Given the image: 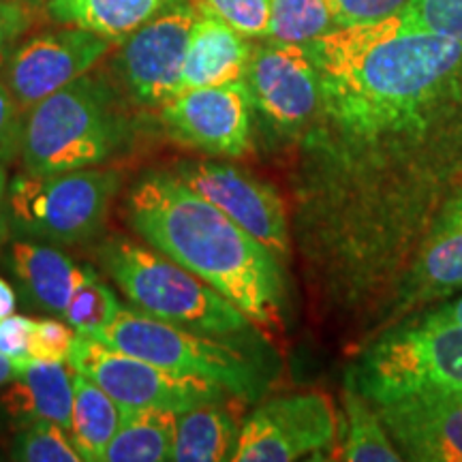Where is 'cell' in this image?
I'll return each mask as SVG.
<instances>
[{
	"label": "cell",
	"instance_id": "obj_10",
	"mask_svg": "<svg viewBox=\"0 0 462 462\" xmlns=\"http://www.w3.org/2000/svg\"><path fill=\"white\" fill-rule=\"evenodd\" d=\"M338 446V415L319 392L287 394L257 407L240 426L236 462H289Z\"/></svg>",
	"mask_w": 462,
	"mask_h": 462
},
{
	"label": "cell",
	"instance_id": "obj_9",
	"mask_svg": "<svg viewBox=\"0 0 462 462\" xmlns=\"http://www.w3.org/2000/svg\"><path fill=\"white\" fill-rule=\"evenodd\" d=\"M198 9L180 0L114 45V82L133 106L161 107L180 95L184 56Z\"/></svg>",
	"mask_w": 462,
	"mask_h": 462
},
{
	"label": "cell",
	"instance_id": "obj_12",
	"mask_svg": "<svg viewBox=\"0 0 462 462\" xmlns=\"http://www.w3.org/2000/svg\"><path fill=\"white\" fill-rule=\"evenodd\" d=\"M171 140L210 157L242 159L253 150V101L245 79L184 90L159 107Z\"/></svg>",
	"mask_w": 462,
	"mask_h": 462
},
{
	"label": "cell",
	"instance_id": "obj_37",
	"mask_svg": "<svg viewBox=\"0 0 462 462\" xmlns=\"http://www.w3.org/2000/svg\"><path fill=\"white\" fill-rule=\"evenodd\" d=\"M22 368H24V364H17L14 360H9L7 356L0 354V388L7 385L9 381H14L17 374L22 373Z\"/></svg>",
	"mask_w": 462,
	"mask_h": 462
},
{
	"label": "cell",
	"instance_id": "obj_26",
	"mask_svg": "<svg viewBox=\"0 0 462 462\" xmlns=\"http://www.w3.org/2000/svg\"><path fill=\"white\" fill-rule=\"evenodd\" d=\"M11 458L20 462H82L71 432L54 421H39L20 429L11 446Z\"/></svg>",
	"mask_w": 462,
	"mask_h": 462
},
{
	"label": "cell",
	"instance_id": "obj_33",
	"mask_svg": "<svg viewBox=\"0 0 462 462\" xmlns=\"http://www.w3.org/2000/svg\"><path fill=\"white\" fill-rule=\"evenodd\" d=\"M34 319L26 315L11 313L0 319V354L17 364L31 360Z\"/></svg>",
	"mask_w": 462,
	"mask_h": 462
},
{
	"label": "cell",
	"instance_id": "obj_40",
	"mask_svg": "<svg viewBox=\"0 0 462 462\" xmlns=\"http://www.w3.org/2000/svg\"><path fill=\"white\" fill-rule=\"evenodd\" d=\"M0 184H7V180H5V165L0 163Z\"/></svg>",
	"mask_w": 462,
	"mask_h": 462
},
{
	"label": "cell",
	"instance_id": "obj_36",
	"mask_svg": "<svg viewBox=\"0 0 462 462\" xmlns=\"http://www.w3.org/2000/svg\"><path fill=\"white\" fill-rule=\"evenodd\" d=\"M15 306H17V296L14 287L0 276V319L11 313H15Z\"/></svg>",
	"mask_w": 462,
	"mask_h": 462
},
{
	"label": "cell",
	"instance_id": "obj_31",
	"mask_svg": "<svg viewBox=\"0 0 462 462\" xmlns=\"http://www.w3.org/2000/svg\"><path fill=\"white\" fill-rule=\"evenodd\" d=\"M78 332L67 319H56V317H43L34 319L31 357L50 362H69L73 343Z\"/></svg>",
	"mask_w": 462,
	"mask_h": 462
},
{
	"label": "cell",
	"instance_id": "obj_8",
	"mask_svg": "<svg viewBox=\"0 0 462 462\" xmlns=\"http://www.w3.org/2000/svg\"><path fill=\"white\" fill-rule=\"evenodd\" d=\"M69 366L95 381L116 402L129 409L163 407L182 413L199 404L231 398L212 381L163 371L86 334L75 338Z\"/></svg>",
	"mask_w": 462,
	"mask_h": 462
},
{
	"label": "cell",
	"instance_id": "obj_32",
	"mask_svg": "<svg viewBox=\"0 0 462 462\" xmlns=\"http://www.w3.org/2000/svg\"><path fill=\"white\" fill-rule=\"evenodd\" d=\"M22 125H24V112L0 78V163L3 165L20 154Z\"/></svg>",
	"mask_w": 462,
	"mask_h": 462
},
{
	"label": "cell",
	"instance_id": "obj_19",
	"mask_svg": "<svg viewBox=\"0 0 462 462\" xmlns=\"http://www.w3.org/2000/svg\"><path fill=\"white\" fill-rule=\"evenodd\" d=\"M251 51L248 37L198 11L184 56L180 92L245 79Z\"/></svg>",
	"mask_w": 462,
	"mask_h": 462
},
{
	"label": "cell",
	"instance_id": "obj_3",
	"mask_svg": "<svg viewBox=\"0 0 462 462\" xmlns=\"http://www.w3.org/2000/svg\"><path fill=\"white\" fill-rule=\"evenodd\" d=\"M131 140V120L118 86L88 71L24 114L20 161L24 171L48 176L112 161Z\"/></svg>",
	"mask_w": 462,
	"mask_h": 462
},
{
	"label": "cell",
	"instance_id": "obj_17",
	"mask_svg": "<svg viewBox=\"0 0 462 462\" xmlns=\"http://www.w3.org/2000/svg\"><path fill=\"white\" fill-rule=\"evenodd\" d=\"M73 374L65 362L31 357L0 394V411L15 429L54 421L69 430L73 411Z\"/></svg>",
	"mask_w": 462,
	"mask_h": 462
},
{
	"label": "cell",
	"instance_id": "obj_5",
	"mask_svg": "<svg viewBox=\"0 0 462 462\" xmlns=\"http://www.w3.org/2000/svg\"><path fill=\"white\" fill-rule=\"evenodd\" d=\"M123 171L86 167L65 173H20L5 193L3 212L20 238L50 245H86L106 227Z\"/></svg>",
	"mask_w": 462,
	"mask_h": 462
},
{
	"label": "cell",
	"instance_id": "obj_1",
	"mask_svg": "<svg viewBox=\"0 0 462 462\" xmlns=\"http://www.w3.org/2000/svg\"><path fill=\"white\" fill-rule=\"evenodd\" d=\"M319 75L317 143L354 167L396 163L462 112V43L404 31L398 15L304 45Z\"/></svg>",
	"mask_w": 462,
	"mask_h": 462
},
{
	"label": "cell",
	"instance_id": "obj_39",
	"mask_svg": "<svg viewBox=\"0 0 462 462\" xmlns=\"http://www.w3.org/2000/svg\"><path fill=\"white\" fill-rule=\"evenodd\" d=\"M5 193H7V184H0V215H3V204H5Z\"/></svg>",
	"mask_w": 462,
	"mask_h": 462
},
{
	"label": "cell",
	"instance_id": "obj_25",
	"mask_svg": "<svg viewBox=\"0 0 462 462\" xmlns=\"http://www.w3.org/2000/svg\"><path fill=\"white\" fill-rule=\"evenodd\" d=\"M337 31L326 0H270V22L263 39L306 45Z\"/></svg>",
	"mask_w": 462,
	"mask_h": 462
},
{
	"label": "cell",
	"instance_id": "obj_13",
	"mask_svg": "<svg viewBox=\"0 0 462 462\" xmlns=\"http://www.w3.org/2000/svg\"><path fill=\"white\" fill-rule=\"evenodd\" d=\"M245 84L253 109L279 133L310 129L321 109L319 75L304 45L268 42L253 45Z\"/></svg>",
	"mask_w": 462,
	"mask_h": 462
},
{
	"label": "cell",
	"instance_id": "obj_11",
	"mask_svg": "<svg viewBox=\"0 0 462 462\" xmlns=\"http://www.w3.org/2000/svg\"><path fill=\"white\" fill-rule=\"evenodd\" d=\"M114 45L101 34L78 26L43 31L9 51L0 65L3 82L26 114L45 97L92 71L103 58L112 54Z\"/></svg>",
	"mask_w": 462,
	"mask_h": 462
},
{
	"label": "cell",
	"instance_id": "obj_30",
	"mask_svg": "<svg viewBox=\"0 0 462 462\" xmlns=\"http://www.w3.org/2000/svg\"><path fill=\"white\" fill-rule=\"evenodd\" d=\"M409 0H326L334 28L373 24L401 14Z\"/></svg>",
	"mask_w": 462,
	"mask_h": 462
},
{
	"label": "cell",
	"instance_id": "obj_14",
	"mask_svg": "<svg viewBox=\"0 0 462 462\" xmlns=\"http://www.w3.org/2000/svg\"><path fill=\"white\" fill-rule=\"evenodd\" d=\"M171 173L262 242L279 262L289 257L287 210L270 184L218 161H180Z\"/></svg>",
	"mask_w": 462,
	"mask_h": 462
},
{
	"label": "cell",
	"instance_id": "obj_20",
	"mask_svg": "<svg viewBox=\"0 0 462 462\" xmlns=\"http://www.w3.org/2000/svg\"><path fill=\"white\" fill-rule=\"evenodd\" d=\"M180 0H48L45 15L58 26H78L120 43Z\"/></svg>",
	"mask_w": 462,
	"mask_h": 462
},
{
	"label": "cell",
	"instance_id": "obj_38",
	"mask_svg": "<svg viewBox=\"0 0 462 462\" xmlns=\"http://www.w3.org/2000/svg\"><path fill=\"white\" fill-rule=\"evenodd\" d=\"M22 3H24L26 7L32 11H43L45 5H48V0H22Z\"/></svg>",
	"mask_w": 462,
	"mask_h": 462
},
{
	"label": "cell",
	"instance_id": "obj_23",
	"mask_svg": "<svg viewBox=\"0 0 462 462\" xmlns=\"http://www.w3.org/2000/svg\"><path fill=\"white\" fill-rule=\"evenodd\" d=\"M178 413L163 407L126 409V415L103 454V462L171 460Z\"/></svg>",
	"mask_w": 462,
	"mask_h": 462
},
{
	"label": "cell",
	"instance_id": "obj_28",
	"mask_svg": "<svg viewBox=\"0 0 462 462\" xmlns=\"http://www.w3.org/2000/svg\"><path fill=\"white\" fill-rule=\"evenodd\" d=\"M398 20L404 31L441 34L462 43V0H409Z\"/></svg>",
	"mask_w": 462,
	"mask_h": 462
},
{
	"label": "cell",
	"instance_id": "obj_34",
	"mask_svg": "<svg viewBox=\"0 0 462 462\" xmlns=\"http://www.w3.org/2000/svg\"><path fill=\"white\" fill-rule=\"evenodd\" d=\"M32 9L22 0H0V65L32 26Z\"/></svg>",
	"mask_w": 462,
	"mask_h": 462
},
{
	"label": "cell",
	"instance_id": "obj_15",
	"mask_svg": "<svg viewBox=\"0 0 462 462\" xmlns=\"http://www.w3.org/2000/svg\"><path fill=\"white\" fill-rule=\"evenodd\" d=\"M374 407L402 460L462 462V396H404Z\"/></svg>",
	"mask_w": 462,
	"mask_h": 462
},
{
	"label": "cell",
	"instance_id": "obj_18",
	"mask_svg": "<svg viewBox=\"0 0 462 462\" xmlns=\"http://www.w3.org/2000/svg\"><path fill=\"white\" fill-rule=\"evenodd\" d=\"M462 289V190L432 223L407 282L409 304L430 302Z\"/></svg>",
	"mask_w": 462,
	"mask_h": 462
},
{
	"label": "cell",
	"instance_id": "obj_22",
	"mask_svg": "<svg viewBox=\"0 0 462 462\" xmlns=\"http://www.w3.org/2000/svg\"><path fill=\"white\" fill-rule=\"evenodd\" d=\"M126 409L116 402L95 381L75 371L73 374V411H71V439L79 456L86 462H101L103 454L112 441Z\"/></svg>",
	"mask_w": 462,
	"mask_h": 462
},
{
	"label": "cell",
	"instance_id": "obj_29",
	"mask_svg": "<svg viewBox=\"0 0 462 462\" xmlns=\"http://www.w3.org/2000/svg\"><path fill=\"white\" fill-rule=\"evenodd\" d=\"M190 5L248 39H263L268 32L270 0H190Z\"/></svg>",
	"mask_w": 462,
	"mask_h": 462
},
{
	"label": "cell",
	"instance_id": "obj_35",
	"mask_svg": "<svg viewBox=\"0 0 462 462\" xmlns=\"http://www.w3.org/2000/svg\"><path fill=\"white\" fill-rule=\"evenodd\" d=\"M415 323H426V326H462V296L446 302L437 309L429 310L421 317L411 319Z\"/></svg>",
	"mask_w": 462,
	"mask_h": 462
},
{
	"label": "cell",
	"instance_id": "obj_7",
	"mask_svg": "<svg viewBox=\"0 0 462 462\" xmlns=\"http://www.w3.org/2000/svg\"><path fill=\"white\" fill-rule=\"evenodd\" d=\"M349 383L383 404L404 396H462V326L409 321L374 343Z\"/></svg>",
	"mask_w": 462,
	"mask_h": 462
},
{
	"label": "cell",
	"instance_id": "obj_21",
	"mask_svg": "<svg viewBox=\"0 0 462 462\" xmlns=\"http://www.w3.org/2000/svg\"><path fill=\"white\" fill-rule=\"evenodd\" d=\"M240 426L225 401L206 402L178 413L171 460L218 462L234 460Z\"/></svg>",
	"mask_w": 462,
	"mask_h": 462
},
{
	"label": "cell",
	"instance_id": "obj_27",
	"mask_svg": "<svg viewBox=\"0 0 462 462\" xmlns=\"http://www.w3.org/2000/svg\"><path fill=\"white\" fill-rule=\"evenodd\" d=\"M123 309L118 302L116 291L99 279L84 282L78 291L73 293L71 302L67 304L65 319L71 323L73 330L86 337H97L106 330L118 310Z\"/></svg>",
	"mask_w": 462,
	"mask_h": 462
},
{
	"label": "cell",
	"instance_id": "obj_4",
	"mask_svg": "<svg viewBox=\"0 0 462 462\" xmlns=\"http://www.w3.org/2000/svg\"><path fill=\"white\" fill-rule=\"evenodd\" d=\"M97 262L140 313L212 338L255 334V323L238 306L150 245L109 236L97 246Z\"/></svg>",
	"mask_w": 462,
	"mask_h": 462
},
{
	"label": "cell",
	"instance_id": "obj_2",
	"mask_svg": "<svg viewBox=\"0 0 462 462\" xmlns=\"http://www.w3.org/2000/svg\"><path fill=\"white\" fill-rule=\"evenodd\" d=\"M125 218L146 245L215 287L255 326H279V259L171 171H143L126 190Z\"/></svg>",
	"mask_w": 462,
	"mask_h": 462
},
{
	"label": "cell",
	"instance_id": "obj_6",
	"mask_svg": "<svg viewBox=\"0 0 462 462\" xmlns=\"http://www.w3.org/2000/svg\"><path fill=\"white\" fill-rule=\"evenodd\" d=\"M95 338L173 374L212 381L238 401H255L265 390L262 368L236 340L182 330L137 309L123 306Z\"/></svg>",
	"mask_w": 462,
	"mask_h": 462
},
{
	"label": "cell",
	"instance_id": "obj_16",
	"mask_svg": "<svg viewBox=\"0 0 462 462\" xmlns=\"http://www.w3.org/2000/svg\"><path fill=\"white\" fill-rule=\"evenodd\" d=\"M7 263L28 302L60 317L84 282L99 279L92 265L78 263L50 242L32 238L11 242Z\"/></svg>",
	"mask_w": 462,
	"mask_h": 462
},
{
	"label": "cell",
	"instance_id": "obj_24",
	"mask_svg": "<svg viewBox=\"0 0 462 462\" xmlns=\"http://www.w3.org/2000/svg\"><path fill=\"white\" fill-rule=\"evenodd\" d=\"M338 458L346 462H398L402 460L379 409L354 385L345 390L343 413L338 418Z\"/></svg>",
	"mask_w": 462,
	"mask_h": 462
}]
</instances>
